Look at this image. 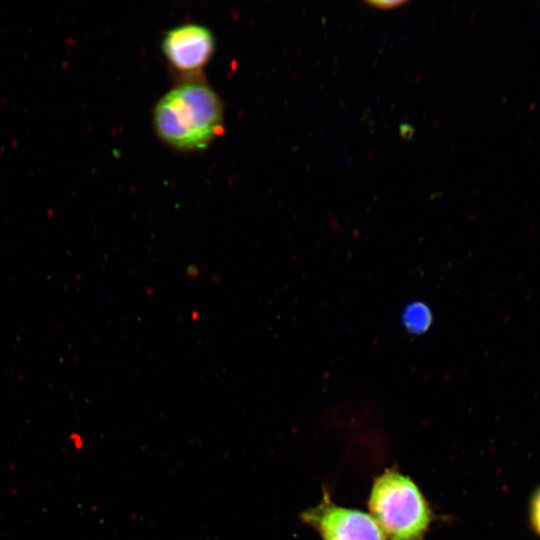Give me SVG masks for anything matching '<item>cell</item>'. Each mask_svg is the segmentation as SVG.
I'll return each mask as SVG.
<instances>
[{"label": "cell", "mask_w": 540, "mask_h": 540, "mask_svg": "<svg viewBox=\"0 0 540 540\" xmlns=\"http://www.w3.org/2000/svg\"><path fill=\"white\" fill-rule=\"evenodd\" d=\"M215 49L213 33L206 26L188 23L170 29L162 41V50L177 71L198 72L210 60Z\"/></svg>", "instance_id": "cell-4"}, {"label": "cell", "mask_w": 540, "mask_h": 540, "mask_svg": "<svg viewBox=\"0 0 540 540\" xmlns=\"http://www.w3.org/2000/svg\"><path fill=\"white\" fill-rule=\"evenodd\" d=\"M301 519L317 530L322 540H386L370 514L338 506L327 494L319 504L302 512Z\"/></svg>", "instance_id": "cell-3"}, {"label": "cell", "mask_w": 540, "mask_h": 540, "mask_svg": "<svg viewBox=\"0 0 540 540\" xmlns=\"http://www.w3.org/2000/svg\"><path fill=\"white\" fill-rule=\"evenodd\" d=\"M153 124L158 136L174 149H204L223 130L222 102L204 83H182L156 103Z\"/></svg>", "instance_id": "cell-1"}, {"label": "cell", "mask_w": 540, "mask_h": 540, "mask_svg": "<svg viewBox=\"0 0 540 540\" xmlns=\"http://www.w3.org/2000/svg\"><path fill=\"white\" fill-rule=\"evenodd\" d=\"M369 509L390 540H424L432 521V511L418 486L394 470L375 479Z\"/></svg>", "instance_id": "cell-2"}, {"label": "cell", "mask_w": 540, "mask_h": 540, "mask_svg": "<svg viewBox=\"0 0 540 540\" xmlns=\"http://www.w3.org/2000/svg\"><path fill=\"white\" fill-rule=\"evenodd\" d=\"M406 322L408 328L421 329L428 324L427 312L424 311L423 307L416 305L408 309Z\"/></svg>", "instance_id": "cell-6"}, {"label": "cell", "mask_w": 540, "mask_h": 540, "mask_svg": "<svg viewBox=\"0 0 540 540\" xmlns=\"http://www.w3.org/2000/svg\"><path fill=\"white\" fill-rule=\"evenodd\" d=\"M529 522L536 535L540 537V486L534 490L529 500Z\"/></svg>", "instance_id": "cell-5"}, {"label": "cell", "mask_w": 540, "mask_h": 540, "mask_svg": "<svg viewBox=\"0 0 540 540\" xmlns=\"http://www.w3.org/2000/svg\"><path fill=\"white\" fill-rule=\"evenodd\" d=\"M366 2L377 8H393V7H396L398 5L405 3V1H402V0L366 1Z\"/></svg>", "instance_id": "cell-7"}]
</instances>
